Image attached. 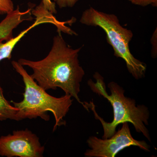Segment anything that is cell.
I'll return each instance as SVG.
<instances>
[{"mask_svg":"<svg viewBox=\"0 0 157 157\" xmlns=\"http://www.w3.org/2000/svg\"><path fill=\"white\" fill-rule=\"evenodd\" d=\"M58 32L49 53L44 58L38 61L21 58L17 62L32 69L31 77L43 89L60 88L65 94L75 98L85 108L84 103L78 96L80 83L85 74L78 59L82 46L72 48L65 41L61 32Z\"/></svg>","mask_w":157,"mask_h":157,"instance_id":"cell-1","label":"cell"},{"mask_svg":"<svg viewBox=\"0 0 157 157\" xmlns=\"http://www.w3.org/2000/svg\"><path fill=\"white\" fill-rule=\"evenodd\" d=\"M96 81L90 79L88 84L91 90L98 95L107 99L111 104L113 109V118L110 122H107L100 116L96 110V106L92 101L83 102L86 110L89 109L94 113V117L101 122L104 130L102 138L111 137L116 132V128L120 124L125 122L133 124L136 132L142 133L147 140L151 142L150 135L146 126L148 125L150 112L148 108L144 105H136L134 99L127 98L124 95L123 88L115 82L108 83L110 91L109 95L106 90V85L103 76L98 72L94 75Z\"/></svg>","mask_w":157,"mask_h":157,"instance_id":"cell-2","label":"cell"},{"mask_svg":"<svg viewBox=\"0 0 157 157\" xmlns=\"http://www.w3.org/2000/svg\"><path fill=\"white\" fill-rule=\"evenodd\" d=\"M11 65L21 76L25 84L22 101L19 102L11 101L14 107L18 109L17 116L19 121L38 117L48 121L50 117L48 113L50 112L55 120L53 132L58 127L66 125L63 118L73 104L72 97L68 94L60 98L50 95L37 83L18 62L12 61Z\"/></svg>","mask_w":157,"mask_h":157,"instance_id":"cell-3","label":"cell"},{"mask_svg":"<svg viewBox=\"0 0 157 157\" xmlns=\"http://www.w3.org/2000/svg\"><path fill=\"white\" fill-rule=\"evenodd\" d=\"M79 21L84 25L102 29L106 34L107 43L113 49L114 56L124 61L130 74L136 79L144 77L146 65L135 58L129 48L133 33L121 24L117 16L90 7L83 11Z\"/></svg>","mask_w":157,"mask_h":157,"instance_id":"cell-4","label":"cell"},{"mask_svg":"<svg viewBox=\"0 0 157 157\" xmlns=\"http://www.w3.org/2000/svg\"><path fill=\"white\" fill-rule=\"evenodd\" d=\"M111 137L101 139L91 136L87 140L90 147L84 153L86 157H114L119 152L130 146H136L147 152L150 151V147L144 140H136L132 137L128 123Z\"/></svg>","mask_w":157,"mask_h":157,"instance_id":"cell-5","label":"cell"},{"mask_svg":"<svg viewBox=\"0 0 157 157\" xmlns=\"http://www.w3.org/2000/svg\"><path fill=\"white\" fill-rule=\"evenodd\" d=\"M44 151L39 137L27 129L0 137L1 156L42 157Z\"/></svg>","mask_w":157,"mask_h":157,"instance_id":"cell-6","label":"cell"},{"mask_svg":"<svg viewBox=\"0 0 157 157\" xmlns=\"http://www.w3.org/2000/svg\"><path fill=\"white\" fill-rule=\"evenodd\" d=\"M31 11V9L21 11L19 6L16 9L7 14L6 17L0 22V41H7L13 36V31L25 21L30 20L26 15Z\"/></svg>","mask_w":157,"mask_h":157,"instance_id":"cell-7","label":"cell"},{"mask_svg":"<svg viewBox=\"0 0 157 157\" xmlns=\"http://www.w3.org/2000/svg\"><path fill=\"white\" fill-rule=\"evenodd\" d=\"M36 16V21L28 28L21 31L16 37H14L5 42L0 41V62L5 59H11L12 58V52L15 46L31 30L37 26L48 22V19L44 15H39Z\"/></svg>","mask_w":157,"mask_h":157,"instance_id":"cell-8","label":"cell"},{"mask_svg":"<svg viewBox=\"0 0 157 157\" xmlns=\"http://www.w3.org/2000/svg\"><path fill=\"white\" fill-rule=\"evenodd\" d=\"M0 74H1V65H0ZM18 109L6 100L3 94V90L0 84V121L11 120L19 121L17 117Z\"/></svg>","mask_w":157,"mask_h":157,"instance_id":"cell-9","label":"cell"},{"mask_svg":"<svg viewBox=\"0 0 157 157\" xmlns=\"http://www.w3.org/2000/svg\"><path fill=\"white\" fill-rule=\"evenodd\" d=\"M14 9V4L12 1L0 0V13L1 14H7Z\"/></svg>","mask_w":157,"mask_h":157,"instance_id":"cell-10","label":"cell"},{"mask_svg":"<svg viewBox=\"0 0 157 157\" xmlns=\"http://www.w3.org/2000/svg\"><path fill=\"white\" fill-rule=\"evenodd\" d=\"M56 4L59 9L73 8L75 6L78 0H54Z\"/></svg>","mask_w":157,"mask_h":157,"instance_id":"cell-11","label":"cell"},{"mask_svg":"<svg viewBox=\"0 0 157 157\" xmlns=\"http://www.w3.org/2000/svg\"><path fill=\"white\" fill-rule=\"evenodd\" d=\"M132 4L136 6L146 7L151 6L153 7H157V0H128Z\"/></svg>","mask_w":157,"mask_h":157,"instance_id":"cell-12","label":"cell"},{"mask_svg":"<svg viewBox=\"0 0 157 157\" xmlns=\"http://www.w3.org/2000/svg\"><path fill=\"white\" fill-rule=\"evenodd\" d=\"M42 2L43 6L46 10L52 14L57 13L56 4L55 2H52V0H42Z\"/></svg>","mask_w":157,"mask_h":157,"instance_id":"cell-13","label":"cell"},{"mask_svg":"<svg viewBox=\"0 0 157 157\" xmlns=\"http://www.w3.org/2000/svg\"><path fill=\"white\" fill-rule=\"evenodd\" d=\"M151 56L155 58L157 55V29L155 30L151 38Z\"/></svg>","mask_w":157,"mask_h":157,"instance_id":"cell-14","label":"cell"},{"mask_svg":"<svg viewBox=\"0 0 157 157\" xmlns=\"http://www.w3.org/2000/svg\"><path fill=\"white\" fill-rule=\"evenodd\" d=\"M1 14H1V13H0V15H1Z\"/></svg>","mask_w":157,"mask_h":157,"instance_id":"cell-15","label":"cell"},{"mask_svg":"<svg viewBox=\"0 0 157 157\" xmlns=\"http://www.w3.org/2000/svg\"><path fill=\"white\" fill-rule=\"evenodd\" d=\"M9 1H12V0H9Z\"/></svg>","mask_w":157,"mask_h":157,"instance_id":"cell-16","label":"cell"}]
</instances>
